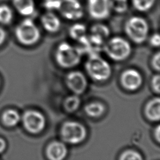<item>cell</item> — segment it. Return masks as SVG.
Returning <instances> with one entry per match:
<instances>
[{"mask_svg": "<svg viewBox=\"0 0 160 160\" xmlns=\"http://www.w3.org/2000/svg\"><path fill=\"white\" fill-rule=\"evenodd\" d=\"M83 54V51L81 48L67 42H62L56 48L55 59L61 67L72 68L80 62Z\"/></svg>", "mask_w": 160, "mask_h": 160, "instance_id": "cell-1", "label": "cell"}, {"mask_svg": "<svg viewBox=\"0 0 160 160\" xmlns=\"http://www.w3.org/2000/svg\"><path fill=\"white\" fill-rule=\"evenodd\" d=\"M88 75L97 81H104L111 74V68L109 62L99 54H89L85 64Z\"/></svg>", "mask_w": 160, "mask_h": 160, "instance_id": "cell-2", "label": "cell"}, {"mask_svg": "<svg viewBox=\"0 0 160 160\" xmlns=\"http://www.w3.org/2000/svg\"><path fill=\"white\" fill-rule=\"evenodd\" d=\"M149 27L148 22L140 16H132L124 24V31L127 36L134 43L140 44L148 38Z\"/></svg>", "mask_w": 160, "mask_h": 160, "instance_id": "cell-3", "label": "cell"}, {"mask_svg": "<svg viewBox=\"0 0 160 160\" xmlns=\"http://www.w3.org/2000/svg\"><path fill=\"white\" fill-rule=\"evenodd\" d=\"M102 50L111 59L121 61L126 59L130 56L131 46L124 38L115 36L105 42Z\"/></svg>", "mask_w": 160, "mask_h": 160, "instance_id": "cell-4", "label": "cell"}, {"mask_svg": "<svg viewBox=\"0 0 160 160\" xmlns=\"http://www.w3.org/2000/svg\"><path fill=\"white\" fill-rule=\"evenodd\" d=\"M15 36L21 44L32 46L39 41L41 33L34 21L30 18H26L16 26Z\"/></svg>", "mask_w": 160, "mask_h": 160, "instance_id": "cell-5", "label": "cell"}, {"mask_svg": "<svg viewBox=\"0 0 160 160\" xmlns=\"http://www.w3.org/2000/svg\"><path fill=\"white\" fill-rule=\"evenodd\" d=\"M87 135L86 128L81 123L68 121L61 126L60 137L61 139L70 144H78L82 142Z\"/></svg>", "mask_w": 160, "mask_h": 160, "instance_id": "cell-6", "label": "cell"}, {"mask_svg": "<svg viewBox=\"0 0 160 160\" xmlns=\"http://www.w3.org/2000/svg\"><path fill=\"white\" fill-rule=\"evenodd\" d=\"M55 9L68 20H78L84 14L82 6L79 0H56Z\"/></svg>", "mask_w": 160, "mask_h": 160, "instance_id": "cell-7", "label": "cell"}, {"mask_svg": "<svg viewBox=\"0 0 160 160\" xmlns=\"http://www.w3.org/2000/svg\"><path fill=\"white\" fill-rule=\"evenodd\" d=\"M24 128L29 132L38 134L46 127V118L42 113L37 110H28L22 116Z\"/></svg>", "mask_w": 160, "mask_h": 160, "instance_id": "cell-8", "label": "cell"}, {"mask_svg": "<svg viewBox=\"0 0 160 160\" xmlns=\"http://www.w3.org/2000/svg\"><path fill=\"white\" fill-rule=\"evenodd\" d=\"M88 11L91 18L102 20L110 14V0H88Z\"/></svg>", "mask_w": 160, "mask_h": 160, "instance_id": "cell-9", "label": "cell"}, {"mask_svg": "<svg viewBox=\"0 0 160 160\" xmlns=\"http://www.w3.org/2000/svg\"><path fill=\"white\" fill-rule=\"evenodd\" d=\"M65 81L69 89L77 95L84 92L88 84L85 75L79 71H72L69 72L66 77Z\"/></svg>", "mask_w": 160, "mask_h": 160, "instance_id": "cell-10", "label": "cell"}, {"mask_svg": "<svg viewBox=\"0 0 160 160\" xmlns=\"http://www.w3.org/2000/svg\"><path fill=\"white\" fill-rule=\"evenodd\" d=\"M121 82L126 89L136 91L141 86L142 77L138 70L128 69L122 72L121 76Z\"/></svg>", "mask_w": 160, "mask_h": 160, "instance_id": "cell-11", "label": "cell"}, {"mask_svg": "<svg viewBox=\"0 0 160 160\" xmlns=\"http://www.w3.org/2000/svg\"><path fill=\"white\" fill-rule=\"evenodd\" d=\"M46 154L49 160H64L68 154V148L62 141H53L47 146Z\"/></svg>", "mask_w": 160, "mask_h": 160, "instance_id": "cell-12", "label": "cell"}, {"mask_svg": "<svg viewBox=\"0 0 160 160\" xmlns=\"http://www.w3.org/2000/svg\"><path fill=\"white\" fill-rule=\"evenodd\" d=\"M42 28L49 33L57 32L61 27V21L58 16L52 11L44 12L41 16Z\"/></svg>", "mask_w": 160, "mask_h": 160, "instance_id": "cell-13", "label": "cell"}, {"mask_svg": "<svg viewBox=\"0 0 160 160\" xmlns=\"http://www.w3.org/2000/svg\"><path fill=\"white\" fill-rule=\"evenodd\" d=\"M144 113L146 118L152 121H158L160 118V99L154 98L146 105Z\"/></svg>", "mask_w": 160, "mask_h": 160, "instance_id": "cell-14", "label": "cell"}, {"mask_svg": "<svg viewBox=\"0 0 160 160\" xmlns=\"http://www.w3.org/2000/svg\"><path fill=\"white\" fill-rule=\"evenodd\" d=\"M69 34L72 39L82 46L86 42L88 35L86 26L82 23H75L72 25L69 28Z\"/></svg>", "mask_w": 160, "mask_h": 160, "instance_id": "cell-15", "label": "cell"}, {"mask_svg": "<svg viewBox=\"0 0 160 160\" xmlns=\"http://www.w3.org/2000/svg\"><path fill=\"white\" fill-rule=\"evenodd\" d=\"M12 4L16 11L24 16L32 15L35 10L34 0H12Z\"/></svg>", "mask_w": 160, "mask_h": 160, "instance_id": "cell-16", "label": "cell"}, {"mask_svg": "<svg viewBox=\"0 0 160 160\" xmlns=\"http://www.w3.org/2000/svg\"><path fill=\"white\" fill-rule=\"evenodd\" d=\"M20 120L21 117L17 111L12 109L6 110L2 115V121L8 127L16 126Z\"/></svg>", "mask_w": 160, "mask_h": 160, "instance_id": "cell-17", "label": "cell"}, {"mask_svg": "<svg viewBox=\"0 0 160 160\" xmlns=\"http://www.w3.org/2000/svg\"><path fill=\"white\" fill-rule=\"evenodd\" d=\"M106 111L103 104L99 102H92L88 103L84 107L86 114L91 118H99L103 115Z\"/></svg>", "mask_w": 160, "mask_h": 160, "instance_id": "cell-18", "label": "cell"}, {"mask_svg": "<svg viewBox=\"0 0 160 160\" xmlns=\"http://www.w3.org/2000/svg\"><path fill=\"white\" fill-rule=\"evenodd\" d=\"M89 34H91L105 41L110 34V31L109 28L105 24L102 23H96L91 26Z\"/></svg>", "mask_w": 160, "mask_h": 160, "instance_id": "cell-19", "label": "cell"}, {"mask_svg": "<svg viewBox=\"0 0 160 160\" xmlns=\"http://www.w3.org/2000/svg\"><path fill=\"white\" fill-rule=\"evenodd\" d=\"M79 95L73 94L72 95L68 96L64 101L63 106L65 110L69 112H72L76 111L81 102Z\"/></svg>", "mask_w": 160, "mask_h": 160, "instance_id": "cell-20", "label": "cell"}, {"mask_svg": "<svg viewBox=\"0 0 160 160\" xmlns=\"http://www.w3.org/2000/svg\"><path fill=\"white\" fill-rule=\"evenodd\" d=\"M156 0H131L133 8L139 12L149 11L155 3Z\"/></svg>", "mask_w": 160, "mask_h": 160, "instance_id": "cell-21", "label": "cell"}, {"mask_svg": "<svg viewBox=\"0 0 160 160\" xmlns=\"http://www.w3.org/2000/svg\"><path fill=\"white\" fill-rule=\"evenodd\" d=\"M13 18V12L10 7L8 5L2 4L0 6V23L2 24H9Z\"/></svg>", "mask_w": 160, "mask_h": 160, "instance_id": "cell-22", "label": "cell"}, {"mask_svg": "<svg viewBox=\"0 0 160 160\" xmlns=\"http://www.w3.org/2000/svg\"><path fill=\"white\" fill-rule=\"evenodd\" d=\"M111 9L117 13H124L128 8V0H110Z\"/></svg>", "mask_w": 160, "mask_h": 160, "instance_id": "cell-23", "label": "cell"}, {"mask_svg": "<svg viewBox=\"0 0 160 160\" xmlns=\"http://www.w3.org/2000/svg\"><path fill=\"white\" fill-rule=\"evenodd\" d=\"M119 160H143V158L139 152L133 149H128L121 154Z\"/></svg>", "mask_w": 160, "mask_h": 160, "instance_id": "cell-24", "label": "cell"}, {"mask_svg": "<svg viewBox=\"0 0 160 160\" xmlns=\"http://www.w3.org/2000/svg\"><path fill=\"white\" fill-rule=\"evenodd\" d=\"M151 84L152 88L154 90V91L158 94L160 91V78L158 74L154 76L153 78H152Z\"/></svg>", "mask_w": 160, "mask_h": 160, "instance_id": "cell-25", "label": "cell"}, {"mask_svg": "<svg viewBox=\"0 0 160 160\" xmlns=\"http://www.w3.org/2000/svg\"><path fill=\"white\" fill-rule=\"evenodd\" d=\"M151 64L153 68L156 71H159L160 69V53L159 51L156 52L152 58Z\"/></svg>", "mask_w": 160, "mask_h": 160, "instance_id": "cell-26", "label": "cell"}, {"mask_svg": "<svg viewBox=\"0 0 160 160\" xmlns=\"http://www.w3.org/2000/svg\"><path fill=\"white\" fill-rule=\"evenodd\" d=\"M149 44L151 46L154 48H158L159 46L160 37L158 33L156 32L151 36L149 38Z\"/></svg>", "mask_w": 160, "mask_h": 160, "instance_id": "cell-27", "label": "cell"}, {"mask_svg": "<svg viewBox=\"0 0 160 160\" xmlns=\"http://www.w3.org/2000/svg\"><path fill=\"white\" fill-rule=\"evenodd\" d=\"M6 37V31L0 27V46L4 42Z\"/></svg>", "mask_w": 160, "mask_h": 160, "instance_id": "cell-28", "label": "cell"}, {"mask_svg": "<svg viewBox=\"0 0 160 160\" xmlns=\"http://www.w3.org/2000/svg\"><path fill=\"white\" fill-rule=\"evenodd\" d=\"M154 135H155V138L156 139L157 141L159 142L160 141V127L159 125L156 126L154 130Z\"/></svg>", "mask_w": 160, "mask_h": 160, "instance_id": "cell-29", "label": "cell"}, {"mask_svg": "<svg viewBox=\"0 0 160 160\" xmlns=\"http://www.w3.org/2000/svg\"><path fill=\"white\" fill-rule=\"evenodd\" d=\"M6 147V141L3 139L0 138V153L2 152L5 150Z\"/></svg>", "mask_w": 160, "mask_h": 160, "instance_id": "cell-30", "label": "cell"}]
</instances>
